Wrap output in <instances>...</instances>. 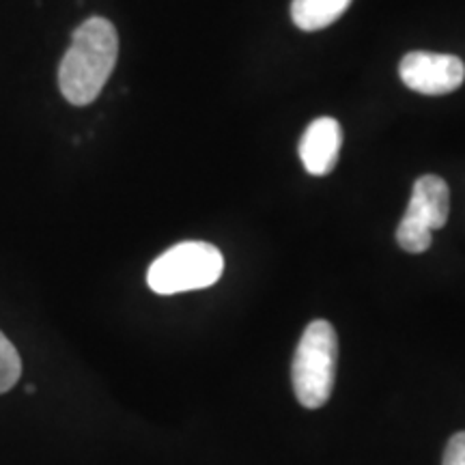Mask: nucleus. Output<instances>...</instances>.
Listing matches in <instances>:
<instances>
[{
	"label": "nucleus",
	"mask_w": 465,
	"mask_h": 465,
	"mask_svg": "<svg viewBox=\"0 0 465 465\" xmlns=\"http://www.w3.org/2000/svg\"><path fill=\"white\" fill-rule=\"evenodd\" d=\"M22 375V360L7 336L0 332V394L9 392Z\"/></svg>",
	"instance_id": "obj_8"
},
{
	"label": "nucleus",
	"mask_w": 465,
	"mask_h": 465,
	"mask_svg": "<svg viewBox=\"0 0 465 465\" xmlns=\"http://www.w3.org/2000/svg\"><path fill=\"white\" fill-rule=\"evenodd\" d=\"M450 190L438 174H422L411 190L410 205L397 229V243L405 252L420 254L431 248L433 231L449 223Z\"/></svg>",
	"instance_id": "obj_4"
},
{
	"label": "nucleus",
	"mask_w": 465,
	"mask_h": 465,
	"mask_svg": "<svg viewBox=\"0 0 465 465\" xmlns=\"http://www.w3.org/2000/svg\"><path fill=\"white\" fill-rule=\"evenodd\" d=\"M119 56V35L113 22L93 15L74 31L72 45L58 67V86L74 106L97 100Z\"/></svg>",
	"instance_id": "obj_1"
},
{
	"label": "nucleus",
	"mask_w": 465,
	"mask_h": 465,
	"mask_svg": "<svg viewBox=\"0 0 465 465\" xmlns=\"http://www.w3.org/2000/svg\"><path fill=\"white\" fill-rule=\"evenodd\" d=\"M336 360H339V339L332 323L323 319L308 323L291 366L293 392L308 410H319L332 397Z\"/></svg>",
	"instance_id": "obj_2"
},
{
	"label": "nucleus",
	"mask_w": 465,
	"mask_h": 465,
	"mask_svg": "<svg viewBox=\"0 0 465 465\" xmlns=\"http://www.w3.org/2000/svg\"><path fill=\"white\" fill-rule=\"evenodd\" d=\"M342 144V130L332 116H319L306 127L300 141V160L308 174L323 177L332 173L339 162Z\"/></svg>",
	"instance_id": "obj_6"
},
{
	"label": "nucleus",
	"mask_w": 465,
	"mask_h": 465,
	"mask_svg": "<svg viewBox=\"0 0 465 465\" xmlns=\"http://www.w3.org/2000/svg\"><path fill=\"white\" fill-rule=\"evenodd\" d=\"M399 75L407 89L422 95H446L457 91L465 80V65L455 54L410 52L399 65Z\"/></svg>",
	"instance_id": "obj_5"
},
{
	"label": "nucleus",
	"mask_w": 465,
	"mask_h": 465,
	"mask_svg": "<svg viewBox=\"0 0 465 465\" xmlns=\"http://www.w3.org/2000/svg\"><path fill=\"white\" fill-rule=\"evenodd\" d=\"M351 0H293L291 20L300 31L315 33L334 25L345 14Z\"/></svg>",
	"instance_id": "obj_7"
},
{
	"label": "nucleus",
	"mask_w": 465,
	"mask_h": 465,
	"mask_svg": "<svg viewBox=\"0 0 465 465\" xmlns=\"http://www.w3.org/2000/svg\"><path fill=\"white\" fill-rule=\"evenodd\" d=\"M224 272V257L207 242H182L153 261L147 284L158 295L185 293L212 287Z\"/></svg>",
	"instance_id": "obj_3"
},
{
	"label": "nucleus",
	"mask_w": 465,
	"mask_h": 465,
	"mask_svg": "<svg viewBox=\"0 0 465 465\" xmlns=\"http://www.w3.org/2000/svg\"><path fill=\"white\" fill-rule=\"evenodd\" d=\"M441 465H465V431H459L449 440Z\"/></svg>",
	"instance_id": "obj_9"
}]
</instances>
